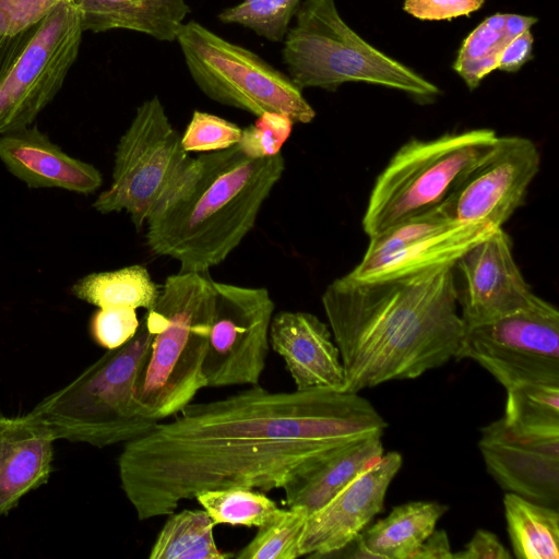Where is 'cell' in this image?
Masks as SVG:
<instances>
[{
    "mask_svg": "<svg viewBox=\"0 0 559 559\" xmlns=\"http://www.w3.org/2000/svg\"><path fill=\"white\" fill-rule=\"evenodd\" d=\"M176 415L124 443L118 457L121 489L139 521L169 515L206 490L282 488L298 471L388 427L357 392L259 384Z\"/></svg>",
    "mask_w": 559,
    "mask_h": 559,
    "instance_id": "cell-1",
    "label": "cell"
},
{
    "mask_svg": "<svg viewBox=\"0 0 559 559\" xmlns=\"http://www.w3.org/2000/svg\"><path fill=\"white\" fill-rule=\"evenodd\" d=\"M455 265L382 280L335 278L321 301L340 350L345 391L415 379L456 359L466 326Z\"/></svg>",
    "mask_w": 559,
    "mask_h": 559,
    "instance_id": "cell-2",
    "label": "cell"
},
{
    "mask_svg": "<svg viewBox=\"0 0 559 559\" xmlns=\"http://www.w3.org/2000/svg\"><path fill=\"white\" fill-rule=\"evenodd\" d=\"M284 170L281 153L250 158L237 144L200 154L150 214L147 247L179 272H209L252 230Z\"/></svg>",
    "mask_w": 559,
    "mask_h": 559,
    "instance_id": "cell-3",
    "label": "cell"
},
{
    "mask_svg": "<svg viewBox=\"0 0 559 559\" xmlns=\"http://www.w3.org/2000/svg\"><path fill=\"white\" fill-rule=\"evenodd\" d=\"M214 300L209 272L166 277L145 314L153 337L135 380L134 401L141 415L156 421L174 416L207 386L203 362Z\"/></svg>",
    "mask_w": 559,
    "mask_h": 559,
    "instance_id": "cell-4",
    "label": "cell"
},
{
    "mask_svg": "<svg viewBox=\"0 0 559 559\" xmlns=\"http://www.w3.org/2000/svg\"><path fill=\"white\" fill-rule=\"evenodd\" d=\"M152 337L143 317L129 342L107 349L32 412L48 425L57 440L105 448L144 436L158 421L138 412L134 389Z\"/></svg>",
    "mask_w": 559,
    "mask_h": 559,
    "instance_id": "cell-5",
    "label": "cell"
},
{
    "mask_svg": "<svg viewBox=\"0 0 559 559\" xmlns=\"http://www.w3.org/2000/svg\"><path fill=\"white\" fill-rule=\"evenodd\" d=\"M283 40L287 75L302 91H336L347 82L399 90L420 103L440 90L402 62L371 46L341 17L334 0H302Z\"/></svg>",
    "mask_w": 559,
    "mask_h": 559,
    "instance_id": "cell-6",
    "label": "cell"
},
{
    "mask_svg": "<svg viewBox=\"0 0 559 559\" xmlns=\"http://www.w3.org/2000/svg\"><path fill=\"white\" fill-rule=\"evenodd\" d=\"M497 136L481 128L405 142L374 181L362 217L365 234L372 237L440 205Z\"/></svg>",
    "mask_w": 559,
    "mask_h": 559,
    "instance_id": "cell-7",
    "label": "cell"
},
{
    "mask_svg": "<svg viewBox=\"0 0 559 559\" xmlns=\"http://www.w3.org/2000/svg\"><path fill=\"white\" fill-rule=\"evenodd\" d=\"M176 41L192 81L210 99L257 117L276 112L294 123L314 119L316 111L301 90L252 50L194 20L181 25Z\"/></svg>",
    "mask_w": 559,
    "mask_h": 559,
    "instance_id": "cell-8",
    "label": "cell"
},
{
    "mask_svg": "<svg viewBox=\"0 0 559 559\" xmlns=\"http://www.w3.org/2000/svg\"><path fill=\"white\" fill-rule=\"evenodd\" d=\"M83 32L76 2L62 1L38 23L0 39V135L32 126L55 98Z\"/></svg>",
    "mask_w": 559,
    "mask_h": 559,
    "instance_id": "cell-9",
    "label": "cell"
},
{
    "mask_svg": "<svg viewBox=\"0 0 559 559\" xmlns=\"http://www.w3.org/2000/svg\"><path fill=\"white\" fill-rule=\"evenodd\" d=\"M193 157L181 145L158 96L141 103L120 136L110 186L93 207L100 214H129L140 231L159 201L186 173Z\"/></svg>",
    "mask_w": 559,
    "mask_h": 559,
    "instance_id": "cell-10",
    "label": "cell"
},
{
    "mask_svg": "<svg viewBox=\"0 0 559 559\" xmlns=\"http://www.w3.org/2000/svg\"><path fill=\"white\" fill-rule=\"evenodd\" d=\"M462 358L476 361L506 390L559 384V311L542 298L530 309L467 328Z\"/></svg>",
    "mask_w": 559,
    "mask_h": 559,
    "instance_id": "cell-11",
    "label": "cell"
},
{
    "mask_svg": "<svg viewBox=\"0 0 559 559\" xmlns=\"http://www.w3.org/2000/svg\"><path fill=\"white\" fill-rule=\"evenodd\" d=\"M214 309L203 362L207 386L257 385L270 350L275 304L264 287L213 281Z\"/></svg>",
    "mask_w": 559,
    "mask_h": 559,
    "instance_id": "cell-12",
    "label": "cell"
},
{
    "mask_svg": "<svg viewBox=\"0 0 559 559\" xmlns=\"http://www.w3.org/2000/svg\"><path fill=\"white\" fill-rule=\"evenodd\" d=\"M496 229L452 221L437 206L369 237L361 261L348 274L357 280H382L455 265Z\"/></svg>",
    "mask_w": 559,
    "mask_h": 559,
    "instance_id": "cell-13",
    "label": "cell"
},
{
    "mask_svg": "<svg viewBox=\"0 0 559 559\" xmlns=\"http://www.w3.org/2000/svg\"><path fill=\"white\" fill-rule=\"evenodd\" d=\"M539 168L540 153L531 139L498 135L438 207L455 222L502 227L523 205Z\"/></svg>",
    "mask_w": 559,
    "mask_h": 559,
    "instance_id": "cell-14",
    "label": "cell"
},
{
    "mask_svg": "<svg viewBox=\"0 0 559 559\" xmlns=\"http://www.w3.org/2000/svg\"><path fill=\"white\" fill-rule=\"evenodd\" d=\"M455 269L463 277L459 308L466 329L530 309L542 299L524 278L502 227L469 249Z\"/></svg>",
    "mask_w": 559,
    "mask_h": 559,
    "instance_id": "cell-15",
    "label": "cell"
},
{
    "mask_svg": "<svg viewBox=\"0 0 559 559\" xmlns=\"http://www.w3.org/2000/svg\"><path fill=\"white\" fill-rule=\"evenodd\" d=\"M478 448L506 492L558 509L559 435L520 432L501 417L480 429Z\"/></svg>",
    "mask_w": 559,
    "mask_h": 559,
    "instance_id": "cell-16",
    "label": "cell"
},
{
    "mask_svg": "<svg viewBox=\"0 0 559 559\" xmlns=\"http://www.w3.org/2000/svg\"><path fill=\"white\" fill-rule=\"evenodd\" d=\"M402 464L399 452L383 454L322 508L310 513L299 542L301 557H329L356 539L382 512L389 486Z\"/></svg>",
    "mask_w": 559,
    "mask_h": 559,
    "instance_id": "cell-17",
    "label": "cell"
},
{
    "mask_svg": "<svg viewBox=\"0 0 559 559\" xmlns=\"http://www.w3.org/2000/svg\"><path fill=\"white\" fill-rule=\"evenodd\" d=\"M270 346L284 360L296 390L345 391L340 350L326 323L304 311L274 313Z\"/></svg>",
    "mask_w": 559,
    "mask_h": 559,
    "instance_id": "cell-18",
    "label": "cell"
},
{
    "mask_svg": "<svg viewBox=\"0 0 559 559\" xmlns=\"http://www.w3.org/2000/svg\"><path fill=\"white\" fill-rule=\"evenodd\" d=\"M0 160L28 188H59L90 194L103 183L100 171L52 143L36 126L0 135Z\"/></svg>",
    "mask_w": 559,
    "mask_h": 559,
    "instance_id": "cell-19",
    "label": "cell"
},
{
    "mask_svg": "<svg viewBox=\"0 0 559 559\" xmlns=\"http://www.w3.org/2000/svg\"><path fill=\"white\" fill-rule=\"evenodd\" d=\"M56 437L32 411L0 415V516L45 485L52 472Z\"/></svg>",
    "mask_w": 559,
    "mask_h": 559,
    "instance_id": "cell-20",
    "label": "cell"
},
{
    "mask_svg": "<svg viewBox=\"0 0 559 559\" xmlns=\"http://www.w3.org/2000/svg\"><path fill=\"white\" fill-rule=\"evenodd\" d=\"M384 454L381 436L346 444L293 475L282 487L287 507H302L308 513L322 508Z\"/></svg>",
    "mask_w": 559,
    "mask_h": 559,
    "instance_id": "cell-21",
    "label": "cell"
},
{
    "mask_svg": "<svg viewBox=\"0 0 559 559\" xmlns=\"http://www.w3.org/2000/svg\"><path fill=\"white\" fill-rule=\"evenodd\" d=\"M83 31L138 32L159 41H176L190 13L186 0H78Z\"/></svg>",
    "mask_w": 559,
    "mask_h": 559,
    "instance_id": "cell-22",
    "label": "cell"
},
{
    "mask_svg": "<svg viewBox=\"0 0 559 559\" xmlns=\"http://www.w3.org/2000/svg\"><path fill=\"white\" fill-rule=\"evenodd\" d=\"M447 511L448 506L436 501H412L395 507L357 536L356 557L412 559Z\"/></svg>",
    "mask_w": 559,
    "mask_h": 559,
    "instance_id": "cell-23",
    "label": "cell"
},
{
    "mask_svg": "<svg viewBox=\"0 0 559 559\" xmlns=\"http://www.w3.org/2000/svg\"><path fill=\"white\" fill-rule=\"evenodd\" d=\"M503 508L509 537L516 558H559L558 509L511 492H506Z\"/></svg>",
    "mask_w": 559,
    "mask_h": 559,
    "instance_id": "cell-24",
    "label": "cell"
},
{
    "mask_svg": "<svg viewBox=\"0 0 559 559\" xmlns=\"http://www.w3.org/2000/svg\"><path fill=\"white\" fill-rule=\"evenodd\" d=\"M148 270L140 264L114 271L95 272L76 281L71 293L97 308L126 307L148 310L159 295Z\"/></svg>",
    "mask_w": 559,
    "mask_h": 559,
    "instance_id": "cell-25",
    "label": "cell"
},
{
    "mask_svg": "<svg viewBox=\"0 0 559 559\" xmlns=\"http://www.w3.org/2000/svg\"><path fill=\"white\" fill-rule=\"evenodd\" d=\"M214 522L205 510L173 512L151 547L150 559H226L214 538Z\"/></svg>",
    "mask_w": 559,
    "mask_h": 559,
    "instance_id": "cell-26",
    "label": "cell"
},
{
    "mask_svg": "<svg viewBox=\"0 0 559 559\" xmlns=\"http://www.w3.org/2000/svg\"><path fill=\"white\" fill-rule=\"evenodd\" d=\"M507 391L503 420L512 429L559 435V384L530 383Z\"/></svg>",
    "mask_w": 559,
    "mask_h": 559,
    "instance_id": "cell-27",
    "label": "cell"
},
{
    "mask_svg": "<svg viewBox=\"0 0 559 559\" xmlns=\"http://www.w3.org/2000/svg\"><path fill=\"white\" fill-rule=\"evenodd\" d=\"M194 499L215 525L258 528L280 510L262 491L241 486L202 491Z\"/></svg>",
    "mask_w": 559,
    "mask_h": 559,
    "instance_id": "cell-28",
    "label": "cell"
},
{
    "mask_svg": "<svg viewBox=\"0 0 559 559\" xmlns=\"http://www.w3.org/2000/svg\"><path fill=\"white\" fill-rule=\"evenodd\" d=\"M504 13L492 14L464 39L453 69L469 90L497 70L503 48L512 40L504 32Z\"/></svg>",
    "mask_w": 559,
    "mask_h": 559,
    "instance_id": "cell-29",
    "label": "cell"
},
{
    "mask_svg": "<svg viewBox=\"0 0 559 559\" xmlns=\"http://www.w3.org/2000/svg\"><path fill=\"white\" fill-rule=\"evenodd\" d=\"M309 513L302 507L281 509L254 537L233 557L236 559H296L301 557L299 542Z\"/></svg>",
    "mask_w": 559,
    "mask_h": 559,
    "instance_id": "cell-30",
    "label": "cell"
},
{
    "mask_svg": "<svg viewBox=\"0 0 559 559\" xmlns=\"http://www.w3.org/2000/svg\"><path fill=\"white\" fill-rule=\"evenodd\" d=\"M302 0H242L221 11L218 20L238 24L273 43H283Z\"/></svg>",
    "mask_w": 559,
    "mask_h": 559,
    "instance_id": "cell-31",
    "label": "cell"
},
{
    "mask_svg": "<svg viewBox=\"0 0 559 559\" xmlns=\"http://www.w3.org/2000/svg\"><path fill=\"white\" fill-rule=\"evenodd\" d=\"M242 128L219 116L194 110L181 134V145L188 153H211L238 144Z\"/></svg>",
    "mask_w": 559,
    "mask_h": 559,
    "instance_id": "cell-32",
    "label": "cell"
},
{
    "mask_svg": "<svg viewBox=\"0 0 559 559\" xmlns=\"http://www.w3.org/2000/svg\"><path fill=\"white\" fill-rule=\"evenodd\" d=\"M294 121L282 114L264 112L243 128L238 146L250 158L277 155L293 131Z\"/></svg>",
    "mask_w": 559,
    "mask_h": 559,
    "instance_id": "cell-33",
    "label": "cell"
},
{
    "mask_svg": "<svg viewBox=\"0 0 559 559\" xmlns=\"http://www.w3.org/2000/svg\"><path fill=\"white\" fill-rule=\"evenodd\" d=\"M140 326L136 309L126 307L98 308L91 319L93 340L106 349H114L129 342Z\"/></svg>",
    "mask_w": 559,
    "mask_h": 559,
    "instance_id": "cell-34",
    "label": "cell"
},
{
    "mask_svg": "<svg viewBox=\"0 0 559 559\" xmlns=\"http://www.w3.org/2000/svg\"><path fill=\"white\" fill-rule=\"evenodd\" d=\"M63 0H0V39L16 36L41 21Z\"/></svg>",
    "mask_w": 559,
    "mask_h": 559,
    "instance_id": "cell-35",
    "label": "cell"
},
{
    "mask_svg": "<svg viewBox=\"0 0 559 559\" xmlns=\"http://www.w3.org/2000/svg\"><path fill=\"white\" fill-rule=\"evenodd\" d=\"M485 0H405L403 9L419 20L439 21L469 15Z\"/></svg>",
    "mask_w": 559,
    "mask_h": 559,
    "instance_id": "cell-36",
    "label": "cell"
},
{
    "mask_svg": "<svg viewBox=\"0 0 559 559\" xmlns=\"http://www.w3.org/2000/svg\"><path fill=\"white\" fill-rule=\"evenodd\" d=\"M511 559L512 555L498 536L487 530H477L471 540L452 559Z\"/></svg>",
    "mask_w": 559,
    "mask_h": 559,
    "instance_id": "cell-37",
    "label": "cell"
},
{
    "mask_svg": "<svg viewBox=\"0 0 559 559\" xmlns=\"http://www.w3.org/2000/svg\"><path fill=\"white\" fill-rule=\"evenodd\" d=\"M534 37L526 31L514 37L503 48L497 70L515 72L532 58Z\"/></svg>",
    "mask_w": 559,
    "mask_h": 559,
    "instance_id": "cell-38",
    "label": "cell"
},
{
    "mask_svg": "<svg viewBox=\"0 0 559 559\" xmlns=\"http://www.w3.org/2000/svg\"><path fill=\"white\" fill-rule=\"evenodd\" d=\"M452 557L447 532L435 530L414 552L412 559H452Z\"/></svg>",
    "mask_w": 559,
    "mask_h": 559,
    "instance_id": "cell-39",
    "label": "cell"
},
{
    "mask_svg": "<svg viewBox=\"0 0 559 559\" xmlns=\"http://www.w3.org/2000/svg\"><path fill=\"white\" fill-rule=\"evenodd\" d=\"M537 22V17L521 14H506L504 32L513 39L520 34L530 31L531 27Z\"/></svg>",
    "mask_w": 559,
    "mask_h": 559,
    "instance_id": "cell-40",
    "label": "cell"
},
{
    "mask_svg": "<svg viewBox=\"0 0 559 559\" xmlns=\"http://www.w3.org/2000/svg\"><path fill=\"white\" fill-rule=\"evenodd\" d=\"M63 1H68V2H76L78 0H63Z\"/></svg>",
    "mask_w": 559,
    "mask_h": 559,
    "instance_id": "cell-41",
    "label": "cell"
}]
</instances>
